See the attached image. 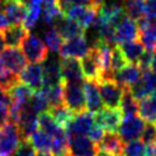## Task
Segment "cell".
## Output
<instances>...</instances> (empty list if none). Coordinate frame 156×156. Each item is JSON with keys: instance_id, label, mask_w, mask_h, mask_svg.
I'll use <instances>...</instances> for the list:
<instances>
[{"instance_id": "6da1fadb", "label": "cell", "mask_w": 156, "mask_h": 156, "mask_svg": "<svg viewBox=\"0 0 156 156\" xmlns=\"http://www.w3.org/2000/svg\"><path fill=\"white\" fill-rule=\"evenodd\" d=\"M22 140L16 123L7 122L0 127V156H13Z\"/></svg>"}, {"instance_id": "7a4b0ae2", "label": "cell", "mask_w": 156, "mask_h": 156, "mask_svg": "<svg viewBox=\"0 0 156 156\" xmlns=\"http://www.w3.org/2000/svg\"><path fill=\"white\" fill-rule=\"evenodd\" d=\"M63 85V104L73 112L78 113L87 110L84 88L79 83L62 82Z\"/></svg>"}, {"instance_id": "3957f363", "label": "cell", "mask_w": 156, "mask_h": 156, "mask_svg": "<svg viewBox=\"0 0 156 156\" xmlns=\"http://www.w3.org/2000/svg\"><path fill=\"white\" fill-rule=\"evenodd\" d=\"M21 46L26 58L32 63H40L49 56L45 43L34 33H28Z\"/></svg>"}, {"instance_id": "277c9868", "label": "cell", "mask_w": 156, "mask_h": 156, "mask_svg": "<svg viewBox=\"0 0 156 156\" xmlns=\"http://www.w3.org/2000/svg\"><path fill=\"white\" fill-rule=\"evenodd\" d=\"M90 49L91 48L85 35H79L63 40L60 46L58 55L60 58H82L89 52Z\"/></svg>"}, {"instance_id": "5b68a950", "label": "cell", "mask_w": 156, "mask_h": 156, "mask_svg": "<svg viewBox=\"0 0 156 156\" xmlns=\"http://www.w3.org/2000/svg\"><path fill=\"white\" fill-rule=\"evenodd\" d=\"M96 83L100 90L102 104L107 108H119L124 88H122L115 80H99Z\"/></svg>"}, {"instance_id": "8992f818", "label": "cell", "mask_w": 156, "mask_h": 156, "mask_svg": "<svg viewBox=\"0 0 156 156\" xmlns=\"http://www.w3.org/2000/svg\"><path fill=\"white\" fill-rule=\"evenodd\" d=\"M99 6H80L73 5L63 11V15L76 21L84 30H87L95 21Z\"/></svg>"}, {"instance_id": "52a82bcc", "label": "cell", "mask_w": 156, "mask_h": 156, "mask_svg": "<svg viewBox=\"0 0 156 156\" xmlns=\"http://www.w3.org/2000/svg\"><path fill=\"white\" fill-rule=\"evenodd\" d=\"M145 127V121L138 116H126L122 118V122L118 127V134L123 139V141L136 140L141 136V133Z\"/></svg>"}, {"instance_id": "ba28073f", "label": "cell", "mask_w": 156, "mask_h": 156, "mask_svg": "<svg viewBox=\"0 0 156 156\" xmlns=\"http://www.w3.org/2000/svg\"><path fill=\"white\" fill-rule=\"evenodd\" d=\"M95 124V119L91 112L88 110L74 113L72 119L66 126L65 130L68 136L72 135H88L91 127Z\"/></svg>"}, {"instance_id": "9c48e42d", "label": "cell", "mask_w": 156, "mask_h": 156, "mask_svg": "<svg viewBox=\"0 0 156 156\" xmlns=\"http://www.w3.org/2000/svg\"><path fill=\"white\" fill-rule=\"evenodd\" d=\"M27 58L20 48H6L0 52V66L4 68L20 74V72L26 67Z\"/></svg>"}, {"instance_id": "30bf717a", "label": "cell", "mask_w": 156, "mask_h": 156, "mask_svg": "<svg viewBox=\"0 0 156 156\" xmlns=\"http://www.w3.org/2000/svg\"><path fill=\"white\" fill-rule=\"evenodd\" d=\"M99 151L95 144L88 135L68 136V154L69 156H95Z\"/></svg>"}, {"instance_id": "8fae6325", "label": "cell", "mask_w": 156, "mask_h": 156, "mask_svg": "<svg viewBox=\"0 0 156 156\" xmlns=\"http://www.w3.org/2000/svg\"><path fill=\"white\" fill-rule=\"evenodd\" d=\"M80 67L83 71V76L87 80H99L102 73V65L96 48H91L89 52L80 58Z\"/></svg>"}, {"instance_id": "7c38bea8", "label": "cell", "mask_w": 156, "mask_h": 156, "mask_svg": "<svg viewBox=\"0 0 156 156\" xmlns=\"http://www.w3.org/2000/svg\"><path fill=\"white\" fill-rule=\"evenodd\" d=\"M123 115L119 108H101L99 110L95 116V124L101 127L105 132H116L122 122Z\"/></svg>"}, {"instance_id": "4fadbf2b", "label": "cell", "mask_w": 156, "mask_h": 156, "mask_svg": "<svg viewBox=\"0 0 156 156\" xmlns=\"http://www.w3.org/2000/svg\"><path fill=\"white\" fill-rule=\"evenodd\" d=\"M20 82L28 85L34 91L41 89L44 87V77H43V67L39 63H29L18 74Z\"/></svg>"}, {"instance_id": "5bb4252c", "label": "cell", "mask_w": 156, "mask_h": 156, "mask_svg": "<svg viewBox=\"0 0 156 156\" xmlns=\"http://www.w3.org/2000/svg\"><path fill=\"white\" fill-rule=\"evenodd\" d=\"M139 37V28L135 20L129 16H124V18L115 27V39L116 44H123L127 41L135 40Z\"/></svg>"}, {"instance_id": "9a60e30c", "label": "cell", "mask_w": 156, "mask_h": 156, "mask_svg": "<svg viewBox=\"0 0 156 156\" xmlns=\"http://www.w3.org/2000/svg\"><path fill=\"white\" fill-rule=\"evenodd\" d=\"M143 76V69L136 63H128L118 69L115 74V82L124 89H130Z\"/></svg>"}, {"instance_id": "2e32d148", "label": "cell", "mask_w": 156, "mask_h": 156, "mask_svg": "<svg viewBox=\"0 0 156 156\" xmlns=\"http://www.w3.org/2000/svg\"><path fill=\"white\" fill-rule=\"evenodd\" d=\"M43 67V77H44V87L55 85L62 82L61 74V58L57 57H46L41 62Z\"/></svg>"}, {"instance_id": "e0dca14e", "label": "cell", "mask_w": 156, "mask_h": 156, "mask_svg": "<svg viewBox=\"0 0 156 156\" xmlns=\"http://www.w3.org/2000/svg\"><path fill=\"white\" fill-rule=\"evenodd\" d=\"M61 74L63 82L79 84L84 82L80 62L77 58H61Z\"/></svg>"}, {"instance_id": "ac0fdd59", "label": "cell", "mask_w": 156, "mask_h": 156, "mask_svg": "<svg viewBox=\"0 0 156 156\" xmlns=\"http://www.w3.org/2000/svg\"><path fill=\"white\" fill-rule=\"evenodd\" d=\"M83 88H84L87 110L91 113H96L99 110L102 108L104 105L98 83L94 80H87L85 83H83Z\"/></svg>"}, {"instance_id": "d6986e66", "label": "cell", "mask_w": 156, "mask_h": 156, "mask_svg": "<svg viewBox=\"0 0 156 156\" xmlns=\"http://www.w3.org/2000/svg\"><path fill=\"white\" fill-rule=\"evenodd\" d=\"M2 12L10 24H22L27 15V7L17 0H5Z\"/></svg>"}, {"instance_id": "ffe728a7", "label": "cell", "mask_w": 156, "mask_h": 156, "mask_svg": "<svg viewBox=\"0 0 156 156\" xmlns=\"http://www.w3.org/2000/svg\"><path fill=\"white\" fill-rule=\"evenodd\" d=\"M98 146L100 150H104L112 156H123L124 141L116 132H105V135Z\"/></svg>"}, {"instance_id": "44dd1931", "label": "cell", "mask_w": 156, "mask_h": 156, "mask_svg": "<svg viewBox=\"0 0 156 156\" xmlns=\"http://www.w3.org/2000/svg\"><path fill=\"white\" fill-rule=\"evenodd\" d=\"M54 27L57 29V32L61 34V37L63 39H71L74 37H79V35H84V29L73 20L66 17L65 15H62L54 24Z\"/></svg>"}, {"instance_id": "7402d4cb", "label": "cell", "mask_w": 156, "mask_h": 156, "mask_svg": "<svg viewBox=\"0 0 156 156\" xmlns=\"http://www.w3.org/2000/svg\"><path fill=\"white\" fill-rule=\"evenodd\" d=\"M27 34L28 30L23 24H12L9 26L5 30H2L5 45L10 48H18L27 37Z\"/></svg>"}, {"instance_id": "603a6c76", "label": "cell", "mask_w": 156, "mask_h": 156, "mask_svg": "<svg viewBox=\"0 0 156 156\" xmlns=\"http://www.w3.org/2000/svg\"><path fill=\"white\" fill-rule=\"evenodd\" d=\"M138 115L145 122L156 124V91L138 102Z\"/></svg>"}, {"instance_id": "cb8c5ba5", "label": "cell", "mask_w": 156, "mask_h": 156, "mask_svg": "<svg viewBox=\"0 0 156 156\" xmlns=\"http://www.w3.org/2000/svg\"><path fill=\"white\" fill-rule=\"evenodd\" d=\"M127 61V63H136L140 58V56L144 54L145 49L140 40H132L123 44H119L118 46Z\"/></svg>"}, {"instance_id": "d4e9b609", "label": "cell", "mask_w": 156, "mask_h": 156, "mask_svg": "<svg viewBox=\"0 0 156 156\" xmlns=\"http://www.w3.org/2000/svg\"><path fill=\"white\" fill-rule=\"evenodd\" d=\"M29 143L33 145L38 152H50L52 151V138L41 129H37L29 138Z\"/></svg>"}, {"instance_id": "484cf974", "label": "cell", "mask_w": 156, "mask_h": 156, "mask_svg": "<svg viewBox=\"0 0 156 156\" xmlns=\"http://www.w3.org/2000/svg\"><path fill=\"white\" fill-rule=\"evenodd\" d=\"M38 124L40 129L48 133L51 138L63 130V128L57 124V122L52 118V116L49 112H43L38 115Z\"/></svg>"}, {"instance_id": "4316f807", "label": "cell", "mask_w": 156, "mask_h": 156, "mask_svg": "<svg viewBox=\"0 0 156 156\" xmlns=\"http://www.w3.org/2000/svg\"><path fill=\"white\" fill-rule=\"evenodd\" d=\"M48 112L52 116V118L57 122V124L61 126L63 129L66 128V126L68 124V122L72 119V117L74 115L65 104H60V105L52 106V107L49 108Z\"/></svg>"}, {"instance_id": "83f0119b", "label": "cell", "mask_w": 156, "mask_h": 156, "mask_svg": "<svg viewBox=\"0 0 156 156\" xmlns=\"http://www.w3.org/2000/svg\"><path fill=\"white\" fill-rule=\"evenodd\" d=\"M43 38L48 50L52 52H58L60 46L63 43V38L61 37V34L57 32L55 27H48L43 33Z\"/></svg>"}, {"instance_id": "f1b7e54d", "label": "cell", "mask_w": 156, "mask_h": 156, "mask_svg": "<svg viewBox=\"0 0 156 156\" xmlns=\"http://www.w3.org/2000/svg\"><path fill=\"white\" fill-rule=\"evenodd\" d=\"M119 110L123 115V117L126 116H133L138 113V100L134 99V96L130 94V91L128 89H124L122 100H121V105H119Z\"/></svg>"}, {"instance_id": "f546056e", "label": "cell", "mask_w": 156, "mask_h": 156, "mask_svg": "<svg viewBox=\"0 0 156 156\" xmlns=\"http://www.w3.org/2000/svg\"><path fill=\"white\" fill-rule=\"evenodd\" d=\"M145 0H123V9L130 18L138 21L144 17Z\"/></svg>"}, {"instance_id": "4dcf8cb0", "label": "cell", "mask_w": 156, "mask_h": 156, "mask_svg": "<svg viewBox=\"0 0 156 156\" xmlns=\"http://www.w3.org/2000/svg\"><path fill=\"white\" fill-rule=\"evenodd\" d=\"M41 17V6L40 4H33L27 7V15L23 21V26L27 28V30H30L37 27L39 20Z\"/></svg>"}, {"instance_id": "1f68e13d", "label": "cell", "mask_w": 156, "mask_h": 156, "mask_svg": "<svg viewBox=\"0 0 156 156\" xmlns=\"http://www.w3.org/2000/svg\"><path fill=\"white\" fill-rule=\"evenodd\" d=\"M145 152V144L136 139L132 141H127L123 147V156H144Z\"/></svg>"}, {"instance_id": "d6a6232c", "label": "cell", "mask_w": 156, "mask_h": 156, "mask_svg": "<svg viewBox=\"0 0 156 156\" xmlns=\"http://www.w3.org/2000/svg\"><path fill=\"white\" fill-rule=\"evenodd\" d=\"M127 65V61L118 46H112L111 50V62H110V69L116 73L118 69H121L123 66Z\"/></svg>"}, {"instance_id": "836d02e7", "label": "cell", "mask_w": 156, "mask_h": 156, "mask_svg": "<svg viewBox=\"0 0 156 156\" xmlns=\"http://www.w3.org/2000/svg\"><path fill=\"white\" fill-rule=\"evenodd\" d=\"M140 138H141L140 140L145 145L146 144L156 143V124H154V123H146Z\"/></svg>"}, {"instance_id": "e575fe53", "label": "cell", "mask_w": 156, "mask_h": 156, "mask_svg": "<svg viewBox=\"0 0 156 156\" xmlns=\"http://www.w3.org/2000/svg\"><path fill=\"white\" fill-rule=\"evenodd\" d=\"M35 155H37V151L28 139H23L13 154V156H35Z\"/></svg>"}, {"instance_id": "d590c367", "label": "cell", "mask_w": 156, "mask_h": 156, "mask_svg": "<svg viewBox=\"0 0 156 156\" xmlns=\"http://www.w3.org/2000/svg\"><path fill=\"white\" fill-rule=\"evenodd\" d=\"M152 56H154V51H147V50H145L144 54L140 56L139 61L136 62V65H138L143 71L150 69L151 62H152Z\"/></svg>"}, {"instance_id": "8d00e7d4", "label": "cell", "mask_w": 156, "mask_h": 156, "mask_svg": "<svg viewBox=\"0 0 156 156\" xmlns=\"http://www.w3.org/2000/svg\"><path fill=\"white\" fill-rule=\"evenodd\" d=\"M144 16L150 21L156 20V0H145Z\"/></svg>"}, {"instance_id": "74e56055", "label": "cell", "mask_w": 156, "mask_h": 156, "mask_svg": "<svg viewBox=\"0 0 156 156\" xmlns=\"http://www.w3.org/2000/svg\"><path fill=\"white\" fill-rule=\"evenodd\" d=\"M104 135H105V130H104L101 127H99L98 124H94V126L91 127V129L89 130V133H88V136H89L95 144H98V145H99V143L102 140Z\"/></svg>"}, {"instance_id": "f35d334b", "label": "cell", "mask_w": 156, "mask_h": 156, "mask_svg": "<svg viewBox=\"0 0 156 156\" xmlns=\"http://www.w3.org/2000/svg\"><path fill=\"white\" fill-rule=\"evenodd\" d=\"M9 21H7V18H6V16H5V13L2 12V10H0V32H2V30H5L7 27H9Z\"/></svg>"}, {"instance_id": "ab89813d", "label": "cell", "mask_w": 156, "mask_h": 156, "mask_svg": "<svg viewBox=\"0 0 156 156\" xmlns=\"http://www.w3.org/2000/svg\"><path fill=\"white\" fill-rule=\"evenodd\" d=\"M150 69L156 74V51H155V54H154V56H152V62H151Z\"/></svg>"}, {"instance_id": "60d3db41", "label": "cell", "mask_w": 156, "mask_h": 156, "mask_svg": "<svg viewBox=\"0 0 156 156\" xmlns=\"http://www.w3.org/2000/svg\"><path fill=\"white\" fill-rule=\"evenodd\" d=\"M4 46H5V40H4L2 32H0V52L4 50Z\"/></svg>"}, {"instance_id": "b9f144b4", "label": "cell", "mask_w": 156, "mask_h": 156, "mask_svg": "<svg viewBox=\"0 0 156 156\" xmlns=\"http://www.w3.org/2000/svg\"><path fill=\"white\" fill-rule=\"evenodd\" d=\"M95 156H112V155L108 154V152H106V151H104V150H100L99 149V151H98V154Z\"/></svg>"}, {"instance_id": "7bdbcfd3", "label": "cell", "mask_w": 156, "mask_h": 156, "mask_svg": "<svg viewBox=\"0 0 156 156\" xmlns=\"http://www.w3.org/2000/svg\"><path fill=\"white\" fill-rule=\"evenodd\" d=\"M35 156H52V154H50V152H38Z\"/></svg>"}, {"instance_id": "ee69618b", "label": "cell", "mask_w": 156, "mask_h": 156, "mask_svg": "<svg viewBox=\"0 0 156 156\" xmlns=\"http://www.w3.org/2000/svg\"><path fill=\"white\" fill-rule=\"evenodd\" d=\"M68 156H69V155H68Z\"/></svg>"}]
</instances>
